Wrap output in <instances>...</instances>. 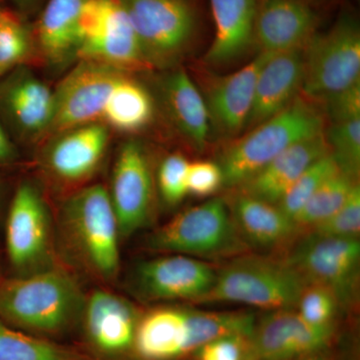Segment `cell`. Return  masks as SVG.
Wrapping results in <instances>:
<instances>
[{
  "instance_id": "cell-12",
  "label": "cell",
  "mask_w": 360,
  "mask_h": 360,
  "mask_svg": "<svg viewBox=\"0 0 360 360\" xmlns=\"http://www.w3.org/2000/svg\"><path fill=\"white\" fill-rule=\"evenodd\" d=\"M108 193L120 238H129L148 224L155 203V179L141 142H125L118 151Z\"/></svg>"
},
{
  "instance_id": "cell-19",
  "label": "cell",
  "mask_w": 360,
  "mask_h": 360,
  "mask_svg": "<svg viewBox=\"0 0 360 360\" xmlns=\"http://www.w3.org/2000/svg\"><path fill=\"white\" fill-rule=\"evenodd\" d=\"M82 319L87 338L101 354H120L134 345L136 311L122 296L94 291L85 300Z\"/></svg>"
},
{
  "instance_id": "cell-11",
  "label": "cell",
  "mask_w": 360,
  "mask_h": 360,
  "mask_svg": "<svg viewBox=\"0 0 360 360\" xmlns=\"http://www.w3.org/2000/svg\"><path fill=\"white\" fill-rule=\"evenodd\" d=\"M9 264L25 276L47 269L51 257V225L47 206L37 186L22 182L16 188L6 221Z\"/></svg>"
},
{
  "instance_id": "cell-37",
  "label": "cell",
  "mask_w": 360,
  "mask_h": 360,
  "mask_svg": "<svg viewBox=\"0 0 360 360\" xmlns=\"http://www.w3.org/2000/svg\"><path fill=\"white\" fill-rule=\"evenodd\" d=\"M187 191L198 198H208L224 186V174L219 163L212 161L189 162Z\"/></svg>"
},
{
  "instance_id": "cell-10",
  "label": "cell",
  "mask_w": 360,
  "mask_h": 360,
  "mask_svg": "<svg viewBox=\"0 0 360 360\" xmlns=\"http://www.w3.org/2000/svg\"><path fill=\"white\" fill-rule=\"evenodd\" d=\"M127 75L111 66L79 60L53 90V115L46 136L101 122L108 97Z\"/></svg>"
},
{
  "instance_id": "cell-41",
  "label": "cell",
  "mask_w": 360,
  "mask_h": 360,
  "mask_svg": "<svg viewBox=\"0 0 360 360\" xmlns=\"http://www.w3.org/2000/svg\"><path fill=\"white\" fill-rule=\"evenodd\" d=\"M297 360H328V359H324V357L319 356V355L314 354V355H309V356L302 357V359H300Z\"/></svg>"
},
{
  "instance_id": "cell-30",
  "label": "cell",
  "mask_w": 360,
  "mask_h": 360,
  "mask_svg": "<svg viewBox=\"0 0 360 360\" xmlns=\"http://www.w3.org/2000/svg\"><path fill=\"white\" fill-rule=\"evenodd\" d=\"M0 360H75L65 350L0 321Z\"/></svg>"
},
{
  "instance_id": "cell-38",
  "label": "cell",
  "mask_w": 360,
  "mask_h": 360,
  "mask_svg": "<svg viewBox=\"0 0 360 360\" xmlns=\"http://www.w3.org/2000/svg\"><path fill=\"white\" fill-rule=\"evenodd\" d=\"M326 104V120L330 123L347 122L360 118V82L329 96Z\"/></svg>"
},
{
  "instance_id": "cell-18",
  "label": "cell",
  "mask_w": 360,
  "mask_h": 360,
  "mask_svg": "<svg viewBox=\"0 0 360 360\" xmlns=\"http://www.w3.org/2000/svg\"><path fill=\"white\" fill-rule=\"evenodd\" d=\"M0 105L30 139L46 136L53 115V90L30 70L18 68L0 84Z\"/></svg>"
},
{
  "instance_id": "cell-2",
  "label": "cell",
  "mask_w": 360,
  "mask_h": 360,
  "mask_svg": "<svg viewBox=\"0 0 360 360\" xmlns=\"http://www.w3.org/2000/svg\"><path fill=\"white\" fill-rule=\"evenodd\" d=\"M326 115L316 103L298 96L292 103L269 120L234 139L219 163L224 186L238 188L297 142L323 134Z\"/></svg>"
},
{
  "instance_id": "cell-17",
  "label": "cell",
  "mask_w": 360,
  "mask_h": 360,
  "mask_svg": "<svg viewBox=\"0 0 360 360\" xmlns=\"http://www.w3.org/2000/svg\"><path fill=\"white\" fill-rule=\"evenodd\" d=\"M270 56L271 53L258 52L257 58L240 70L210 82L205 101L210 125L219 136L236 139L245 129L258 75Z\"/></svg>"
},
{
  "instance_id": "cell-29",
  "label": "cell",
  "mask_w": 360,
  "mask_h": 360,
  "mask_svg": "<svg viewBox=\"0 0 360 360\" xmlns=\"http://www.w3.org/2000/svg\"><path fill=\"white\" fill-rule=\"evenodd\" d=\"M357 184V180L341 172L326 180L296 215L295 222L300 233L311 231L338 212Z\"/></svg>"
},
{
  "instance_id": "cell-21",
  "label": "cell",
  "mask_w": 360,
  "mask_h": 360,
  "mask_svg": "<svg viewBox=\"0 0 360 360\" xmlns=\"http://www.w3.org/2000/svg\"><path fill=\"white\" fill-rule=\"evenodd\" d=\"M324 134L315 135L285 149L238 186V193L277 205L312 163L330 153Z\"/></svg>"
},
{
  "instance_id": "cell-35",
  "label": "cell",
  "mask_w": 360,
  "mask_h": 360,
  "mask_svg": "<svg viewBox=\"0 0 360 360\" xmlns=\"http://www.w3.org/2000/svg\"><path fill=\"white\" fill-rule=\"evenodd\" d=\"M333 238H359L360 233V186L355 184L347 200L326 221L307 233Z\"/></svg>"
},
{
  "instance_id": "cell-3",
  "label": "cell",
  "mask_w": 360,
  "mask_h": 360,
  "mask_svg": "<svg viewBox=\"0 0 360 360\" xmlns=\"http://www.w3.org/2000/svg\"><path fill=\"white\" fill-rule=\"evenodd\" d=\"M60 226L71 252L85 269L103 281L117 276L120 233L105 187L85 186L70 196L61 208Z\"/></svg>"
},
{
  "instance_id": "cell-24",
  "label": "cell",
  "mask_w": 360,
  "mask_h": 360,
  "mask_svg": "<svg viewBox=\"0 0 360 360\" xmlns=\"http://www.w3.org/2000/svg\"><path fill=\"white\" fill-rule=\"evenodd\" d=\"M162 96L172 122L194 148L203 149L210 137V115L205 96L186 71L179 68L162 84Z\"/></svg>"
},
{
  "instance_id": "cell-13",
  "label": "cell",
  "mask_w": 360,
  "mask_h": 360,
  "mask_svg": "<svg viewBox=\"0 0 360 360\" xmlns=\"http://www.w3.org/2000/svg\"><path fill=\"white\" fill-rule=\"evenodd\" d=\"M217 274L203 260L172 253L141 262L134 270L131 284L134 292L148 302L200 303L212 290Z\"/></svg>"
},
{
  "instance_id": "cell-4",
  "label": "cell",
  "mask_w": 360,
  "mask_h": 360,
  "mask_svg": "<svg viewBox=\"0 0 360 360\" xmlns=\"http://www.w3.org/2000/svg\"><path fill=\"white\" fill-rule=\"evenodd\" d=\"M307 284L286 259L243 255L217 272L212 290L200 303H243L271 311L295 309Z\"/></svg>"
},
{
  "instance_id": "cell-26",
  "label": "cell",
  "mask_w": 360,
  "mask_h": 360,
  "mask_svg": "<svg viewBox=\"0 0 360 360\" xmlns=\"http://www.w3.org/2000/svg\"><path fill=\"white\" fill-rule=\"evenodd\" d=\"M87 0H49L37 23V42L45 59L60 63L75 54L78 20Z\"/></svg>"
},
{
  "instance_id": "cell-22",
  "label": "cell",
  "mask_w": 360,
  "mask_h": 360,
  "mask_svg": "<svg viewBox=\"0 0 360 360\" xmlns=\"http://www.w3.org/2000/svg\"><path fill=\"white\" fill-rule=\"evenodd\" d=\"M259 0H210L215 34L205 56L206 65H231L253 45Z\"/></svg>"
},
{
  "instance_id": "cell-34",
  "label": "cell",
  "mask_w": 360,
  "mask_h": 360,
  "mask_svg": "<svg viewBox=\"0 0 360 360\" xmlns=\"http://www.w3.org/2000/svg\"><path fill=\"white\" fill-rule=\"evenodd\" d=\"M340 303L335 293L319 284L309 283L304 288L297 305L298 314L314 326L335 324V319Z\"/></svg>"
},
{
  "instance_id": "cell-7",
  "label": "cell",
  "mask_w": 360,
  "mask_h": 360,
  "mask_svg": "<svg viewBox=\"0 0 360 360\" xmlns=\"http://www.w3.org/2000/svg\"><path fill=\"white\" fill-rule=\"evenodd\" d=\"M151 68H172L186 56L198 32L189 0H122Z\"/></svg>"
},
{
  "instance_id": "cell-28",
  "label": "cell",
  "mask_w": 360,
  "mask_h": 360,
  "mask_svg": "<svg viewBox=\"0 0 360 360\" xmlns=\"http://www.w3.org/2000/svg\"><path fill=\"white\" fill-rule=\"evenodd\" d=\"M255 317L245 312H205L186 310V354L220 338H238L250 340Z\"/></svg>"
},
{
  "instance_id": "cell-27",
  "label": "cell",
  "mask_w": 360,
  "mask_h": 360,
  "mask_svg": "<svg viewBox=\"0 0 360 360\" xmlns=\"http://www.w3.org/2000/svg\"><path fill=\"white\" fill-rule=\"evenodd\" d=\"M153 115L155 104L148 89L127 75L108 97L101 122L117 131L135 134L146 129Z\"/></svg>"
},
{
  "instance_id": "cell-9",
  "label": "cell",
  "mask_w": 360,
  "mask_h": 360,
  "mask_svg": "<svg viewBox=\"0 0 360 360\" xmlns=\"http://www.w3.org/2000/svg\"><path fill=\"white\" fill-rule=\"evenodd\" d=\"M309 283L333 291L340 305L347 307L359 283V238H333L304 233L285 258Z\"/></svg>"
},
{
  "instance_id": "cell-5",
  "label": "cell",
  "mask_w": 360,
  "mask_h": 360,
  "mask_svg": "<svg viewBox=\"0 0 360 360\" xmlns=\"http://www.w3.org/2000/svg\"><path fill=\"white\" fill-rule=\"evenodd\" d=\"M151 250L191 257H239L248 250L229 201L215 198L179 212L149 238Z\"/></svg>"
},
{
  "instance_id": "cell-39",
  "label": "cell",
  "mask_w": 360,
  "mask_h": 360,
  "mask_svg": "<svg viewBox=\"0 0 360 360\" xmlns=\"http://www.w3.org/2000/svg\"><path fill=\"white\" fill-rule=\"evenodd\" d=\"M248 338L232 336L220 338L198 349L200 360H243Z\"/></svg>"
},
{
  "instance_id": "cell-36",
  "label": "cell",
  "mask_w": 360,
  "mask_h": 360,
  "mask_svg": "<svg viewBox=\"0 0 360 360\" xmlns=\"http://www.w3.org/2000/svg\"><path fill=\"white\" fill-rule=\"evenodd\" d=\"M188 167V160L181 153L168 155L161 162L158 172V186L165 205H179L188 194L186 184Z\"/></svg>"
},
{
  "instance_id": "cell-33",
  "label": "cell",
  "mask_w": 360,
  "mask_h": 360,
  "mask_svg": "<svg viewBox=\"0 0 360 360\" xmlns=\"http://www.w3.org/2000/svg\"><path fill=\"white\" fill-rule=\"evenodd\" d=\"M326 137L340 172L359 181L360 174V118L330 123Z\"/></svg>"
},
{
  "instance_id": "cell-23",
  "label": "cell",
  "mask_w": 360,
  "mask_h": 360,
  "mask_svg": "<svg viewBox=\"0 0 360 360\" xmlns=\"http://www.w3.org/2000/svg\"><path fill=\"white\" fill-rule=\"evenodd\" d=\"M234 224L246 245L274 250L300 234L295 222L274 203L236 193L229 202Z\"/></svg>"
},
{
  "instance_id": "cell-16",
  "label": "cell",
  "mask_w": 360,
  "mask_h": 360,
  "mask_svg": "<svg viewBox=\"0 0 360 360\" xmlns=\"http://www.w3.org/2000/svg\"><path fill=\"white\" fill-rule=\"evenodd\" d=\"M319 25V13L307 0H259L253 45L266 53L304 49Z\"/></svg>"
},
{
  "instance_id": "cell-25",
  "label": "cell",
  "mask_w": 360,
  "mask_h": 360,
  "mask_svg": "<svg viewBox=\"0 0 360 360\" xmlns=\"http://www.w3.org/2000/svg\"><path fill=\"white\" fill-rule=\"evenodd\" d=\"M186 310L160 309L137 324L134 345L146 360H169L186 354Z\"/></svg>"
},
{
  "instance_id": "cell-20",
  "label": "cell",
  "mask_w": 360,
  "mask_h": 360,
  "mask_svg": "<svg viewBox=\"0 0 360 360\" xmlns=\"http://www.w3.org/2000/svg\"><path fill=\"white\" fill-rule=\"evenodd\" d=\"M304 77V49L271 53L258 75L255 101L245 129L269 120L300 96Z\"/></svg>"
},
{
  "instance_id": "cell-6",
  "label": "cell",
  "mask_w": 360,
  "mask_h": 360,
  "mask_svg": "<svg viewBox=\"0 0 360 360\" xmlns=\"http://www.w3.org/2000/svg\"><path fill=\"white\" fill-rule=\"evenodd\" d=\"M75 56L127 73L153 70L122 0L85 2Z\"/></svg>"
},
{
  "instance_id": "cell-40",
  "label": "cell",
  "mask_w": 360,
  "mask_h": 360,
  "mask_svg": "<svg viewBox=\"0 0 360 360\" xmlns=\"http://www.w3.org/2000/svg\"><path fill=\"white\" fill-rule=\"evenodd\" d=\"M16 158V150L6 130L0 124V165H11Z\"/></svg>"
},
{
  "instance_id": "cell-1",
  "label": "cell",
  "mask_w": 360,
  "mask_h": 360,
  "mask_svg": "<svg viewBox=\"0 0 360 360\" xmlns=\"http://www.w3.org/2000/svg\"><path fill=\"white\" fill-rule=\"evenodd\" d=\"M85 300L73 277L47 267L0 279V321L28 333L58 335L82 316Z\"/></svg>"
},
{
  "instance_id": "cell-31",
  "label": "cell",
  "mask_w": 360,
  "mask_h": 360,
  "mask_svg": "<svg viewBox=\"0 0 360 360\" xmlns=\"http://www.w3.org/2000/svg\"><path fill=\"white\" fill-rule=\"evenodd\" d=\"M340 172V167L331 153L322 156L295 180L277 206L295 221L296 215L315 191Z\"/></svg>"
},
{
  "instance_id": "cell-42",
  "label": "cell",
  "mask_w": 360,
  "mask_h": 360,
  "mask_svg": "<svg viewBox=\"0 0 360 360\" xmlns=\"http://www.w3.org/2000/svg\"><path fill=\"white\" fill-rule=\"evenodd\" d=\"M0 279H1V278H0Z\"/></svg>"
},
{
  "instance_id": "cell-15",
  "label": "cell",
  "mask_w": 360,
  "mask_h": 360,
  "mask_svg": "<svg viewBox=\"0 0 360 360\" xmlns=\"http://www.w3.org/2000/svg\"><path fill=\"white\" fill-rule=\"evenodd\" d=\"M49 139L41 158L45 172L59 184H82L101 167L110 146V127L92 122Z\"/></svg>"
},
{
  "instance_id": "cell-8",
  "label": "cell",
  "mask_w": 360,
  "mask_h": 360,
  "mask_svg": "<svg viewBox=\"0 0 360 360\" xmlns=\"http://www.w3.org/2000/svg\"><path fill=\"white\" fill-rule=\"evenodd\" d=\"M360 82V30L356 20L343 15L324 33H316L304 49L302 96L323 103Z\"/></svg>"
},
{
  "instance_id": "cell-14",
  "label": "cell",
  "mask_w": 360,
  "mask_h": 360,
  "mask_svg": "<svg viewBox=\"0 0 360 360\" xmlns=\"http://www.w3.org/2000/svg\"><path fill=\"white\" fill-rule=\"evenodd\" d=\"M335 330L309 323L296 309L272 310L255 322L250 345L258 360H297L324 349Z\"/></svg>"
},
{
  "instance_id": "cell-32",
  "label": "cell",
  "mask_w": 360,
  "mask_h": 360,
  "mask_svg": "<svg viewBox=\"0 0 360 360\" xmlns=\"http://www.w3.org/2000/svg\"><path fill=\"white\" fill-rule=\"evenodd\" d=\"M32 35L11 14L0 11V77L18 70L32 54Z\"/></svg>"
}]
</instances>
